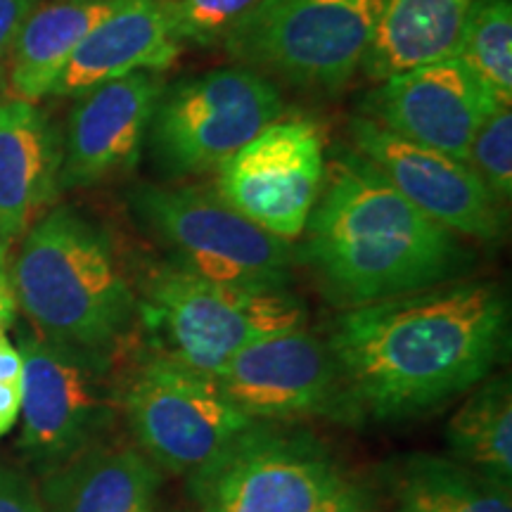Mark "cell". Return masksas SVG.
Here are the masks:
<instances>
[{
  "instance_id": "6da1fadb",
  "label": "cell",
  "mask_w": 512,
  "mask_h": 512,
  "mask_svg": "<svg viewBox=\"0 0 512 512\" xmlns=\"http://www.w3.org/2000/svg\"><path fill=\"white\" fill-rule=\"evenodd\" d=\"M328 347L356 415L434 411L491 375L508 347V302L491 283H444L351 306Z\"/></svg>"
},
{
  "instance_id": "7a4b0ae2",
  "label": "cell",
  "mask_w": 512,
  "mask_h": 512,
  "mask_svg": "<svg viewBox=\"0 0 512 512\" xmlns=\"http://www.w3.org/2000/svg\"><path fill=\"white\" fill-rule=\"evenodd\" d=\"M304 230L306 261L349 309L453 283L470 261L460 235L422 214L356 150L325 166Z\"/></svg>"
},
{
  "instance_id": "3957f363",
  "label": "cell",
  "mask_w": 512,
  "mask_h": 512,
  "mask_svg": "<svg viewBox=\"0 0 512 512\" xmlns=\"http://www.w3.org/2000/svg\"><path fill=\"white\" fill-rule=\"evenodd\" d=\"M10 271L17 306L48 342L112 358L131 335L136 292L110 233L79 209L31 223Z\"/></svg>"
},
{
  "instance_id": "277c9868",
  "label": "cell",
  "mask_w": 512,
  "mask_h": 512,
  "mask_svg": "<svg viewBox=\"0 0 512 512\" xmlns=\"http://www.w3.org/2000/svg\"><path fill=\"white\" fill-rule=\"evenodd\" d=\"M138 313L155 332V349L211 377L249 344L306 328V306L287 287L219 283L174 261L147 280Z\"/></svg>"
},
{
  "instance_id": "5b68a950",
  "label": "cell",
  "mask_w": 512,
  "mask_h": 512,
  "mask_svg": "<svg viewBox=\"0 0 512 512\" xmlns=\"http://www.w3.org/2000/svg\"><path fill=\"white\" fill-rule=\"evenodd\" d=\"M119 406L140 451L159 470L185 477L209 467L256 422L230 403L214 377L159 349L140 358Z\"/></svg>"
},
{
  "instance_id": "8992f818",
  "label": "cell",
  "mask_w": 512,
  "mask_h": 512,
  "mask_svg": "<svg viewBox=\"0 0 512 512\" xmlns=\"http://www.w3.org/2000/svg\"><path fill=\"white\" fill-rule=\"evenodd\" d=\"M373 27L375 0H259L223 48L249 69L337 91L363 67Z\"/></svg>"
},
{
  "instance_id": "52a82bcc",
  "label": "cell",
  "mask_w": 512,
  "mask_h": 512,
  "mask_svg": "<svg viewBox=\"0 0 512 512\" xmlns=\"http://www.w3.org/2000/svg\"><path fill=\"white\" fill-rule=\"evenodd\" d=\"M278 86L256 69L226 67L164 88L150 121V145L166 176L214 171L283 119Z\"/></svg>"
},
{
  "instance_id": "ba28073f",
  "label": "cell",
  "mask_w": 512,
  "mask_h": 512,
  "mask_svg": "<svg viewBox=\"0 0 512 512\" xmlns=\"http://www.w3.org/2000/svg\"><path fill=\"white\" fill-rule=\"evenodd\" d=\"M22 373V432L19 451L38 470H55L112 430L119 389L110 377V358L48 342L34 330L17 344Z\"/></svg>"
},
{
  "instance_id": "9c48e42d",
  "label": "cell",
  "mask_w": 512,
  "mask_h": 512,
  "mask_svg": "<svg viewBox=\"0 0 512 512\" xmlns=\"http://www.w3.org/2000/svg\"><path fill=\"white\" fill-rule=\"evenodd\" d=\"M131 207L174 252V264L219 283L290 287L292 242L266 233L211 192L143 185Z\"/></svg>"
},
{
  "instance_id": "30bf717a",
  "label": "cell",
  "mask_w": 512,
  "mask_h": 512,
  "mask_svg": "<svg viewBox=\"0 0 512 512\" xmlns=\"http://www.w3.org/2000/svg\"><path fill=\"white\" fill-rule=\"evenodd\" d=\"M342 479L311 434L254 422L190 477V489L202 512H320Z\"/></svg>"
},
{
  "instance_id": "8fae6325",
  "label": "cell",
  "mask_w": 512,
  "mask_h": 512,
  "mask_svg": "<svg viewBox=\"0 0 512 512\" xmlns=\"http://www.w3.org/2000/svg\"><path fill=\"white\" fill-rule=\"evenodd\" d=\"M323 133L309 119H278L216 166L219 197L266 233H304L325 178Z\"/></svg>"
},
{
  "instance_id": "7c38bea8",
  "label": "cell",
  "mask_w": 512,
  "mask_h": 512,
  "mask_svg": "<svg viewBox=\"0 0 512 512\" xmlns=\"http://www.w3.org/2000/svg\"><path fill=\"white\" fill-rule=\"evenodd\" d=\"M214 380L256 422L358 418L328 342L306 328L249 344Z\"/></svg>"
},
{
  "instance_id": "4fadbf2b",
  "label": "cell",
  "mask_w": 512,
  "mask_h": 512,
  "mask_svg": "<svg viewBox=\"0 0 512 512\" xmlns=\"http://www.w3.org/2000/svg\"><path fill=\"white\" fill-rule=\"evenodd\" d=\"M349 131L358 155L422 214L463 238L501 240L503 204L465 162L396 136L368 117L351 119Z\"/></svg>"
},
{
  "instance_id": "5bb4252c",
  "label": "cell",
  "mask_w": 512,
  "mask_h": 512,
  "mask_svg": "<svg viewBox=\"0 0 512 512\" xmlns=\"http://www.w3.org/2000/svg\"><path fill=\"white\" fill-rule=\"evenodd\" d=\"M498 105L463 60L446 57L380 81L368 98V119L467 164L479 126Z\"/></svg>"
},
{
  "instance_id": "9a60e30c",
  "label": "cell",
  "mask_w": 512,
  "mask_h": 512,
  "mask_svg": "<svg viewBox=\"0 0 512 512\" xmlns=\"http://www.w3.org/2000/svg\"><path fill=\"white\" fill-rule=\"evenodd\" d=\"M162 91L157 72H136L76 98L62 143L60 190L86 188L131 171Z\"/></svg>"
},
{
  "instance_id": "2e32d148",
  "label": "cell",
  "mask_w": 512,
  "mask_h": 512,
  "mask_svg": "<svg viewBox=\"0 0 512 512\" xmlns=\"http://www.w3.org/2000/svg\"><path fill=\"white\" fill-rule=\"evenodd\" d=\"M181 43L169 22L166 0H121L88 31L53 93L81 98L95 86L136 72H164L176 62Z\"/></svg>"
},
{
  "instance_id": "e0dca14e",
  "label": "cell",
  "mask_w": 512,
  "mask_h": 512,
  "mask_svg": "<svg viewBox=\"0 0 512 512\" xmlns=\"http://www.w3.org/2000/svg\"><path fill=\"white\" fill-rule=\"evenodd\" d=\"M62 140L36 102L0 98V242L10 245L60 192Z\"/></svg>"
},
{
  "instance_id": "ac0fdd59",
  "label": "cell",
  "mask_w": 512,
  "mask_h": 512,
  "mask_svg": "<svg viewBox=\"0 0 512 512\" xmlns=\"http://www.w3.org/2000/svg\"><path fill=\"white\" fill-rule=\"evenodd\" d=\"M162 470L136 444L100 441L43 475V512H155Z\"/></svg>"
},
{
  "instance_id": "d6986e66",
  "label": "cell",
  "mask_w": 512,
  "mask_h": 512,
  "mask_svg": "<svg viewBox=\"0 0 512 512\" xmlns=\"http://www.w3.org/2000/svg\"><path fill=\"white\" fill-rule=\"evenodd\" d=\"M479 0H375L373 41L363 60L368 79L456 57L465 22Z\"/></svg>"
},
{
  "instance_id": "ffe728a7",
  "label": "cell",
  "mask_w": 512,
  "mask_h": 512,
  "mask_svg": "<svg viewBox=\"0 0 512 512\" xmlns=\"http://www.w3.org/2000/svg\"><path fill=\"white\" fill-rule=\"evenodd\" d=\"M121 0H57L31 12L12 46L10 98L38 102L53 93L76 48Z\"/></svg>"
},
{
  "instance_id": "44dd1931",
  "label": "cell",
  "mask_w": 512,
  "mask_h": 512,
  "mask_svg": "<svg viewBox=\"0 0 512 512\" xmlns=\"http://www.w3.org/2000/svg\"><path fill=\"white\" fill-rule=\"evenodd\" d=\"M453 460L479 475L510 486L512 479V392L508 377L479 382L446 427Z\"/></svg>"
},
{
  "instance_id": "7402d4cb",
  "label": "cell",
  "mask_w": 512,
  "mask_h": 512,
  "mask_svg": "<svg viewBox=\"0 0 512 512\" xmlns=\"http://www.w3.org/2000/svg\"><path fill=\"white\" fill-rule=\"evenodd\" d=\"M401 512H512L510 486L451 458L415 456L399 472Z\"/></svg>"
},
{
  "instance_id": "603a6c76",
  "label": "cell",
  "mask_w": 512,
  "mask_h": 512,
  "mask_svg": "<svg viewBox=\"0 0 512 512\" xmlns=\"http://www.w3.org/2000/svg\"><path fill=\"white\" fill-rule=\"evenodd\" d=\"M458 60L475 72L501 105L512 100V3L479 0L460 36Z\"/></svg>"
},
{
  "instance_id": "cb8c5ba5",
  "label": "cell",
  "mask_w": 512,
  "mask_h": 512,
  "mask_svg": "<svg viewBox=\"0 0 512 512\" xmlns=\"http://www.w3.org/2000/svg\"><path fill=\"white\" fill-rule=\"evenodd\" d=\"M467 166L475 171L486 190L498 202H510L512 195V112L510 107L498 105L479 126L470 152Z\"/></svg>"
},
{
  "instance_id": "d4e9b609",
  "label": "cell",
  "mask_w": 512,
  "mask_h": 512,
  "mask_svg": "<svg viewBox=\"0 0 512 512\" xmlns=\"http://www.w3.org/2000/svg\"><path fill=\"white\" fill-rule=\"evenodd\" d=\"M259 0H166L176 41L192 46L223 43Z\"/></svg>"
},
{
  "instance_id": "484cf974",
  "label": "cell",
  "mask_w": 512,
  "mask_h": 512,
  "mask_svg": "<svg viewBox=\"0 0 512 512\" xmlns=\"http://www.w3.org/2000/svg\"><path fill=\"white\" fill-rule=\"evenodd\" d=\"M0 512H43L34 482L8 465H0Z\"/></svg>"
},
{
  "instance_id": "4316f807",
  "label": "cell",
  "mask_w": 512,
  "mask_h": 512,
  "mask_svg": "<svg viewBox=\"0 0 512 512\" xmlns=\"http://www.w3.org/2000/svg\"><path fill=\"white\" fill-rule=\"evenodd\" d=\"M34 0H0V60L15 46L19 31L31 15Z\"/></svg>"
},
{
  "instance_id": "83f0119b",
  "label": "cell",
  "mask_w": 512,
  "mask_h": 512,
  "mask_svg": "<svg viewBox=\"0 0 512 512\" xmlns=\"http://www.w3.org/2000/svg\"><path fill=\"white\" fill-rule=\"evenodd\" d=\"M320 512H377L373 496L363 489L361 484L342 479L335 489V494L328 498V503L320 508Z\"/></svg>"
},
{
  "instance_id": "f1b7e54d",
  "label": "cell",
  "mask_w": 512,
  "mask_h": 512,
  "mask_svg": "<svg viewBox=\"0 0 512 512\" xmlns=\"http://www.w3.org/2000/svg\"><path fill=\"white\" fill-rule=\"evenodd\" d=\"M10 245L0 242V337L8 335L17 316V297L15 285H12V271H10Z\"/></svg>"
},
{
  "instance_id": "f546056e",
  "label": "cell",
  "mask_w": 512,
  "mask_h": 512,
  "mask_svg": "<svg viewBox=\"0 0 512 512\" xmlns=\"http://www.w3.org/2000/svg\"><path fill=\"white\" fill-rule=\"evenodd\" d=\"M19 413H22V382H0V439L8 437L12 427L17 425Z\"/></svg>"
},
{
  "instance_id": "4dcf8cb0",
  "label": "cell",
  "mask_w": 512,
  "mask_h": 512,
  "mask_svg": "<svg viewBox=\"0 0 512 512\" xmlns=\"http://www.w3.org/2000/svg\"><path fill=\"white\" fill-rule=\"evenodd\" d=\"M24 373V361L17 344L10 342L8 335L0 337V382L19 384Z\"/></svg>"
},
{
  "instance_id": "1f68e13d",
  "label": "cell",
  "mask_w": 512,
  "mask_h": 512,
  "mask_svg": "<svg viewBox=\"0 0 512 512\" xmlns=\"http://www.w3.org/2000/svg\"><path fill=\"white\" fill-rule=\"evenodd\" d=\"M0 98H3V95H0Z\"/></svg>"
},
{
  "instance_id": "d6a6232c",
  "label": "cell",
  "mask_w": 512,
  "mask_h": 512,
  "mask_svg": "<svg viewBox=\"0 0 512 512\" xmlns=\"http://www.w3.org/2000/svg\"><path fill=\"white\" fill-rule=\"evenodd\" d=\"M399 512H401V510H399Z\"/></svg>"
}]
</instances>
